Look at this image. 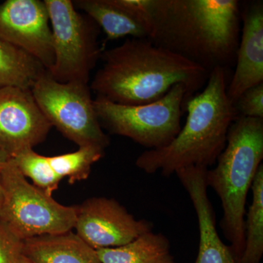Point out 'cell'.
Returning <instances> with one entry per match:
<instances>
[{"mask_svg": "<svg viewBox=\"0 0 263 263\" xmlns=\"http://www.w3.org/2000/svg\"><path fill=\"white\" fill-rule=\"evenodd\" d=\"M237 0H149L151 42L211 72L234 65L240 41Z\"/></svg>", "mask_w": 263, "mask_h": 263, "instance_id": "obj_1", "label": "cell"}, {"mask_svg": "<svg viewBox=\"0 0 263 263\" xmlns=\"http://www.w3.org/2000/svg\"><path fill=\"white\" fill-rule=\"evenodd\" d=\"M103 65L91 81L97 97L124 105L155 103L177 84L186 102L205 87L209 73L200 66L156 46L147 38L131 37L102 53Z\"/></svg>", "mask_w": 263, "mask_h": 263, "instance_id": "obj_2", "label": "cell"}, {"mask_svg": "<svg viewBox=\"0 0 263 263\" xmlns=\"http://www.w3.org/2000/svg\"><path fill=\"white\" fill-rule=\"evenodd\" d=\"M226 70L210 72L202 91L185 104L187 118L176 138L163 148L146 150L136 160L138 168L148 174L160 172L168 177L189 167L209 169L226 148L228 130L238 117L227 95Z\"/></svg>", "mask_w": 263, "mask_h": 263, "instance_id": "obj_3", "label": "cell"}, {"mask_svg": "<svg viewBox=\"0 0 263 263\" xmlns=\"http://www.w3.org/2000/svg\"><path fill=\"white\" fill-rule=\"evenodd\" d=\"M263 160V119L238 116L228 130L227 144L205 181L220 199L221 229L239 262L245 246L246 204Z\"/></svg>", "mask_w": 263, "mask_h": 263, "instance_id": "obj_4", "label": "cell"}, {"mask_svg": "<svg viewBox=\"0 0 263 263\" xmlns=\"http://www.w3.org/2000/svg\"><path fill=\"white\" fill-rule=\"evenodd\" d=\"M4 199L0 219L20 239L72 231L77 207L65 206L26 179L13 159L1 170Z\"/></svg>", "mask_w": 263, "mask_h": 263, "instance_id": "obj_5", "label": "cell"}, {"mask_svg": "<svg viewBox=\"0 0 263 263\" xmlns=\"http://www.w3.org/2000/svg\"><path fill=\"white\" fill-rule=\"evenodd\" d=\"M186 103V89L177 84L155 103L124 105L97 97L94 107L102 127L152 150L167 146L178 136Z\"/></svg>", "mask_w": 263, "mask_h": 263, "instance_id": "obj_6", "label": "cell"}, {"mask_svg": "<svg viewBox=\"0 0 263 263\" xmlns=\"http://www.w3.org/2000/svg\"><path fill=\"white\" fill-rule=\"evenodd\" d=\"M52 31L54 62L48 70L60 83H89L101 50L100 28L87 15L76 10L70 0H45Z\"/></svg>", "mask_w": 263, "mask_h": 263, "instance_id": "obj_7", "label": "cell"}, {"mask_svg": "<svg viewBox=\"0 0 263 263\" xmlns=\"http://www.w3.org/2000/svg\"><path fill=\"white\" fill-rule=\"evenodd\" d=\"M32 92L38 106L67 139L79 147L94 146L105 149L110 143L95 112L87 84L60 83L48 71L34 83Z\"/></svg>", "mask_w": 263, "mask_h": 263, "instance_id": "obj_8", "label": "cell"}, {"mask_svg": "<svg viewBox=\"0 0 263 263\" xmlns=\"http://www.w3.org/2000/svg\"><path fill=\"white\" fill-rule=\"evenodd\" d=\"M76 235L91 248H114L153 231L145 219L138 220L115 199L92 197L77 207Z\"/></svg>", "mask_w": 263, "mask_h": 263, "instance_id": "obj_9", "label": "cell"}, {"mask_svg": "<svg viewBox=\"0 0 263 263\" xmlns=\"http://www.w3.org/2000/svg\"><path fill=\"white\" fill-rule=\"evenodd\" d=\"M51 127L32 90L0 89V149L10 158L44 141Z\"/></svg>", "mask_w": 263, "mask_h": 263, "instance_id": "obj_10", "label": "cell"}, {"mask_svg": "<svg viewBox=\"0 0 263 263\" xmlns=\"http://www.w3.org/2000/svg\"><path fill=\"white\" fill-rule=\"evenodd\" d=\"M49 23L44 1L7 0L0 4V39L27 52L47 71L54 62Z\"/></svg>", "mask_w": 263, "mask_h": 263, "instance_id": "obj_11", "label": "cell"}, {"mask_svg": "<svg viewBox=\"0 0 263 263\" xmlns=\"http://www.w3.org/2000/svg\"><path fill=\"white\" fill-rule=\"evenodd\" d=\"M207 170L189 167L175 173L196 212L200 243L195 263H237L229 245H224L216 229L215 212L208 195Z\"/></svg>", "mask_w": 263, "mask_h": 263, "instance_id": "obj_12", "label": "cell"}, {"mask_svg": "<svg viewBox=\"0 0 263 263\" xmlns=\"http://www.w3.org/2000/svg\"><path fill=\"white\" fill-rule=\"evenodd\" d=\"M242 35L237 51L235 70L227 88L234 104L249 88L263 83V2H249L240 12Z\"/></svg>", "mask_w": 263, "mask_h": 263, "instance_id": "obj_13", "label": "cell"}, {"mask_svg": "<svg viewBox=\"0 0 263 263\" xmlns=\"http://www.w3.org/2000/svg\"><path fill=\"white\" fill-rule=\"evenodd\" d=\"M23 255L31 263H103L97 251L72 231L24 240Z\"/></svg>", "mask_w": 263, "mask_h": 263, "instance_id": "obj_14", "label": "cell"}, {"mask_svg": "<svg viewBox=\"0 0 263 263\" xmlns=\"http://www.w3.org/2000/svg\"><path fill=\"white\" fill-rule=\"evenodd\" d=\"M96 251L103 263H179L171 253L168 238L153 231L122 247Z\"/></svg>", "mask_w": 263, "mask_h": 263, "instance_id": "obj_15", "label": "cell"}, {"mask_svg": "<svg viewBox=\"0 0 263 263\" xmlns=\"http://www.w3.org/2000/svg\"><path fill=\"white\" fill-rule=\"evenodd\" d=\"M72 3L76 8L84 10L103 29L108 40L113 41L126 36L148 37L146 27L114 5L111 0H76Z\"/></svg>", "mask_w": 263, "mask_h": 263, "instance_id": "obj_16", "label": "cell"}, {"mask_svg": "<svg viewBox=\"0 0 263 263\" xmlns=\"http://www.w3.org/2000/svg\"><path fill=\"white\" fill-rule=\"evenodd\" d=\"M47 70L27 52L0 39V89L15 86L32 89Z\"/></svg>", "mask_w": 263, "mask_h": 263, "instance_id": "obj_17", "label": "cell"}, {"mask_svg": "<svg viewBox=\"0 0 263 263\" xmlns=\"http://www.w3.org/2000/svg\"><path fill=\"white\" fill-rule=\"evenodd\" d=\"M252 201L246 214L245 246L238 263H260L263 255V164L252 183Z\"/></svg>", "mask_w": 263, "mask_h": 263, "instance_id": "obj_18", "label": "cell"}, {"mask_svg": "<svg viewBox=\"0 0 263 263\" xmlns=\"http://www.w3.org/2000/svg\"><path fill=\"white\" fill-rule=\"evenodd\" d=\"M105 155V149L98 146L79 147L72 153L49 157L52 168L61 179L68 178L70 184L86 180L91 173V166Z\"/></svg>", "mask_w": 263, "mask_h": 263, "instance_id": "obj_19", "label": "cell"}, {"mask_svg": "<svg viewBox=\"0 0 263 263\" xmlns=\"http://www.w3.org/2000/svg\"><path fill=\"white\" fill-rule=\"evenodd\" d=\"M12 159L20 172L32 180L34 186L52 196L62 179L52 168L49 157L28 149Z\"/></svg>", "mask_w": 263, "mask_h": 263, "instance_id": "obj_20", "label": "cell"}, {"mask_svg": "<svg viewBox=\"0 0 263 263\" xmlns=\"http://www.w3.org/2000/svg\"><path fill=\"white\" fill-rule=\"evenodd\" d=\"M233 105L239 116L263 119V83L246 90Z\"/></svg>", "mask_w": 263, "mask_h": 263, "instance_id": "obj_21", "label": "cell"}, {"mask_svg": "<svg viewBox=\"0 0 263 263\" xmlns=\"http://www.w3.org/2000/svg\"><path fill=\"white\" fill-rule=\"evenodd\" d=\"M23 247L24 240L0 219V263H20Z\"/></svg>", "mask_w": 263, "mask_h": 263, "instance_id": "obj_22", "label": "cell"}, {"mask_svg": "<svg viewBox=\"0 0 263 263\" xmlns=\"http://www.w3.org/2000/svg\"><path fill=\"white\" fill-rule=\"evenodd\" d=\"M10 159L9 156L7 155L3 150L0 149V171L4 167L5 164L8 163Z\"/></svg>", "mask_w": 263, "mask_h": 263, "instance_id": "obj_23", "label": "cell"}, {"mask_svg": "<svg viewBox=\"0 0 263 263\" xmlns=\"http://www.w3.org/2000/svg\"><path fill=\"white\" fill-rule=\"evenodd\" d=\"M3 199H4V191H3V182H2L1 171H0V209L3 205Z\"/></svg>", "mask_w": 263, "mask_h": 263, "instance_id": "obj_24", "label": "cell"}, {"mask_svg": "<svg viewBox=\"0 0 263 263\" xmlns=\"http://www.w3.org/2000/svg\"><path fill=\"white\" fill-rule=\"evenodd\" d=\"M20 263H31V262H29L28 259L26 258V257H24V256L23 255V256H22V259H21Z\"/></svg>", "mask_w": 263, "mask_h": 263, "instance_id": "obj_25", "label": "cell"}]
</instances>
